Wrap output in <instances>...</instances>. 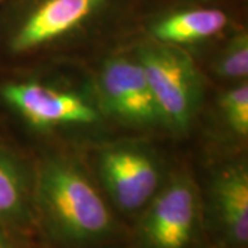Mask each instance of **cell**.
Returning a JSON list of instances; mask_svg holds the SVG:
<instances>
[{
	"label": "cell",
	"instance_id": "6da1fadb",
	"mask_svg": "<svg viewBox=\"0 0 248 248\" xmlns=\"http://www.w3.org/2000/svg\"><path fill=\"white\" fill-rule=\"evenodd\" d=\"M33 178V208L54 240L90 246L115 233L112 210L76 161L48 156L40 161Z\"/></svg>",
	"mask_w": 248,
	"mask_h": 248
},
{
	"label": "cell",
	"instance_id": "7a4b0ae2",
	"mask_svg": "<svg viewBox=\"0 0 248 248\" xmlns=\"http://www.w3.org/2000/svg\"><path fill=\"white\" fill-rule=\"evenodd\" d=\"M134 55L143 68L164 128L186 133L204 97V80L182 47L159 42L141 43Z\"/></svg>",
	"mask_w": 248,
	"mask_h": 248
},
{
	"label": "cell",
	"instance_id": "3957f363",
	"mask_svg": "<svg viewBox=\"0 0 248 248\" xmlns=\"http://www.w3.org/2000/svg\"><path fill=\"white\" fill-rule=\"evenodd\" d=\"M142 211L137 248H189L200 218L193 178L186 172L172 174Z\"/></svg>",
	"mask_w": 248,
	"mask_h": 248
},
{
	"label": "cell",
	"instance_id": "277c9868",
	"mask_svg": "<svg viewBox=\"0 0 248 248\" xmlns=\"http://www.w3.org/2000/svg\"><path fill=\"white\" fill-rule=\"evenodd\" d=\"M98 172L108 196L125 214L142 211L164 182L156 153L135 142H119L102 149Z\"/></svg>",
	"mask_w": 248,
	"mask_h": 248
},
{
	"label": "cell",
	"instance_id": "5b68a950",
	"mask_svg": "<svg viewBox=\"0 0 248 248\" xmlns=\"http://www.w3.org/2000/svg\"><path fill=\"white\" fill-rule=\"evenodd\" d=\"M97 93L101 113L137 128L163 127L146 75L135 55L108 58L98 73Z\"/></svg>",
	"mask_w": 248,
	"mask_h": 248
},
{
	"label": "cell",
	"instance_id": "8992f818",
	"mask_svg": "<svg viewBox=\"0 0 248 248\" xmlns=\"http://www.w3.org/2000/svg\"><path fill=\"white\" fill-rule=\"evenodd\" d=\"M3 102L29 125L50 130L97 123L101 112L86 98L37 81H9L0 86Z\"/></svg>",
	"mask_w": 248,
	"mask_h": 248
},
{
	"label": "cell",
	"instance_id": "52a82bcc",
	"mask_svg": "<svg viewBox=\"0 0 248 248\" xmlns=\"http://www.w3.org/2000/svg\"><path fill=\"white\" fill-rule=\"evenodd\" d=\"M110 0H31L9 39L16 54L35 51L75 33Z\"/></svg>",
	"mask_w": 248,
	"mask_h": 248
},
{
	"label": "cell",
	"instance_id": "ba28073f",
	"mask_svg": "<svg viewBox=\"0 0 248 248\" xmlns=\"http://www.w3.org/2000/svg\"><path fill=\"white\" fill-rule=\"evenodd\" d=\"M213 202L222 233L232 248L248 247V169L243 161L217 171Z\"/></svg>",
	"mask_w": 248,
	"mask_h": 248
},
{
	"label": "cell",
	"instance_id": "9c48e42d",
	"mask_svg": "<svg viewBox=\"0 0 248 248\" xmlns=\"http://www.w3.org/2000/svg\"><path fill=\"white\" fill-rule=\"evenodd\" d=\"M231 24L229 14L218 7H182L152 19L148 27L151 40L164 45L184 46L207 42L221 35Z\"/></svg>",
	"mask_w": 248,
	"mask_h": 248
},
{
	"label": "cell",
	"instance_id": "30bf717a",
	"mask_svg": "<svg viewBox=\"0 0 248 248\" xmlns=\"http://www.w3.org/2000/svg\"><path fill=\"white\" fill-rule=\"evenodd\" d=\"M33 213V181L22 160L0 146V226L27 225Z\"/></svg>",
	"mask_w": 248,
	"mask_h": 248
},
{
	"label": "cell",
	"instance_id": "8fae6325",
	"mask_svg": "<svg viewBox=\"0 0 248 248\" xmlns=\"http://www.w3.org/2000/svg\"><path fill=\"white\" fill-rule=\"evenodd\" d=\"M214 72L221 79L231 80L234 83L247 80L248 35L246 31H240L228 40L215 60Z\"/></svg>",
	"mask_w": 248,
	"mask_h": 248
},
{
	"label": "cell",
	"instance_id": "7c38bea8",
	"mask_svg": "<svg viewBox=\"0 0 248 248\" xmlns=\"http://www.w3.org/2000/svg\"><path fill=\"white\" fill-rule=\"evenodd\" d=\"M221 113L232 133L240 138L248 135V83H234L219 99Z\"/></svg>",
	"mask_w": 248,
	"mask_h": 248
},
{
	"label": "cell",
	"instance_id": "4fadbf2b",
	"mask_svg": "<svg viewBox=\"0 0 248 248\" xmlns=\"http://www.w3.org/2000/svg\"><path fill=\"white\" fill-rule=\"evenodd\" d=\"M0 248H19L16 240L10 237V234L0 226Z\"/></svg>",
	"mask_w": 248,
	"mask_h": 248
}]
</instances>
